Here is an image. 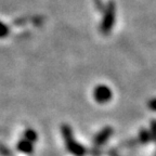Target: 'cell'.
Masks as SVG:
<instances>
[{
  "mask_svg": "<svg viewBox=\"0 0 156 156\" xmlns=\"http://www.w3.org/2000/svg\"><path fill=\"white\" fill-rule=\"evenodd\" d=\"M62 133H63L66 147H67L68 151L75 156L85 155L86 151H85V149H83V146L74 140L73 132H72L71 127L67 126V125H63V126H62Z\"/></svg>",
  "mask_w": 156,
  "mask_h": 156,
  "instance_id": "cell-1",
  "label": "cell"
},
{
  "mask_svg": "<svg viewBox=\"0 0 156 156\" xmlns=\"http://www.w3.org/2000/svg\"><path fill=\"white\" fill-rule=\"evenodd\" d=\"M17 149H19L21 152H23V153L29 154L33 152L34 147H33L32 142L28 141V140H26V139H23L17 143Z\"/></svg>",
  "mask_w": 156,
  "mask_h": 156,
  "instance_id": "cell-4",
  "label": "cell"
},
{
  "mask_svg": "<svg viewBox=\"0 0 156 156\" xmlns=\"http://www.w3.org/2000/svg\"><path fill=\"white\" fill-rule=\"evenodd\" d=\"M151 134H152V139H154L156 141V120H153L151 125Z\"/></svg>",
  "mask_w": 156,
  "mask_h": 156,
  "instance_id": "cell-7",
  "label": "cell"
},
{
  "mask_svg": "<svg viewBox=\"0 0 156 156\" xmlns=\"http://www.w3.org/2000/svg\"><path fill=\"white\" fill-rule=\"evenodd\" d=\"M24 139L28 140L33 143V142L37 141V133L33 129H27L24 132Z\"/></svg>",
  "mask_w": 156,
  "mask_h": 156,
  "instance_id": "cell-6",
  "label": "cell"
},
{
  "mask_svg": "<svg viewBox=\"0 0 156 156\" xmlns=\"http://www.w3.org/2000/svg\"><path fill=\"white\" fill-rule=\"evenodd\" d=\"M112 98V92L105 86H100L94 90V99L99 103H105Z\"/></svg>",
  "mask_w": 156,
  "mask_h": 156,
  "instance_id": "cell-2",
  "label": "cell"
},
{
  "mask_svg": "<svg viewBox=\"0 0 156 156\" xmlns=\"http://www.w3.org/2000/svg\"><path fill=\"white\" fill-rule=\"evenodd\" d=\"M139 139H140V141H141L142 143H147V142L152 139V134L150 133L147 130L142 129L141 131H140V133H139Z\"/></svg>",
  "mask_w": 156,
  "mask_h": 156,
  "instance_id": "cell-5",
  "label": "cell"
},
{
  "mask_svg": "<svg viewBox=\"0 0 156 156\" xmlns=\"http://www.w3.org/2000/svg\"><path fill=\"white\" fill-rule=\"evenodd\" d=\"M113 133V129L111 128V127H106V128H104V129L101 130L99 133L95 136L94 138V144L95 145H101V144L105 143V142L107 141V139L110 138V136Z\"/></svg>",
  "mask_w": 156,
  "mask_h": 156,
  "instance_id": "cell-3",
  "label": "cell"
},
{
  "mask_svg": "<svg viewBox=\"0 0 156 156\" xmlns=\"http://www.w3.org/2000/svg\"><path fill=\"white\" fill-rule=\"evenodd\" d=\"M149 107L151 108L152 111H155V112H156V99H154V100L150 101Z\"/></svg>",
  "mask_w": 156,
  "mask_h": 156,
  "instance_id": "cell-8",
  "label": "cell"
}]
</instances>
